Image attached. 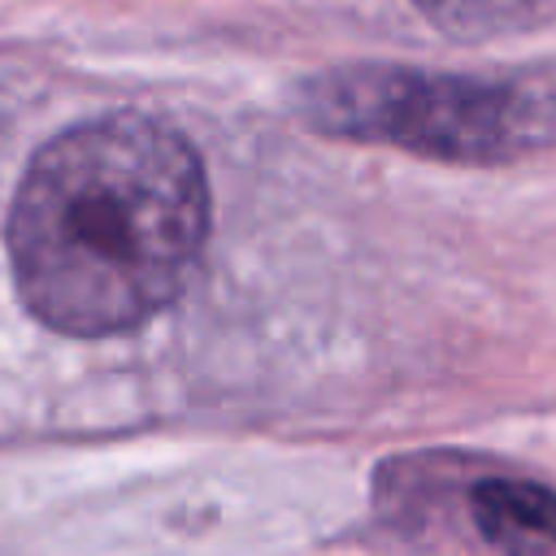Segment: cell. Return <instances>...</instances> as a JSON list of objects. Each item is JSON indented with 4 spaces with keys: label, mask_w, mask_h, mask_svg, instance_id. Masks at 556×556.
Returning <instances> with one entry per match:
<instances>
[{
    "label": "cell",
    "mask_w": 556,
    "mask_h": 556,
    "mask_svg": "<svg viewBox=\"0 0 556 556\" xmlns=\"http://www.w3.org/2000/svg\"><path fill=\"white\" fill-rule=\"evenodd\" d=\"M204 230L195 148L156 117L117 113L35 152L9 213V265L43 326L122 334L182 291Z\"/></svg>",
    "instance_id": "obj_1"
},
{
    "label": "cell",
    "mask_w": 556,
    "mask_h": 556,
    "mask_svg": "<svg viewBox=\"0 0 556 556\" xmlns=\"http://www.w3.org/2000/svg\"><path fill=\"white\" fill-rule=\"evenodd\" d=\"M382 508L395 521L430 526L456 508L465 539L482 556H556V486L517 469H478L473 456L391 460L378 478Z\"/></svg>",
    "instance_id": "obj_3"
},
{
    "label": "cell",
    "mask_w": 556,
    "mask_h": 556,
    "mask_svg": "<svg viewBox=\"0 0 556 556\" xmlns=\"http://www.w3.org/2000/svg\"><path fill=\"white\" fill-rule=\"evenodd\" d=\"M430 26L452 39L526 35L556 22V0H413Z\"/></svg>",
    "instance_id": "obj_4"
},
{
    "label": "cell",
    "mask_w": 556,
    "mask_h": 556,
    "mask_svg": "<svg viewBox=\"0 0 556 556\" xmlns=\"http://www.w3.org/2000/svg\"><path fill=\"white\" fill-rule=\"evenodd\" d=\"M300 113L321 135L452 165H508L556 148L552 91L421 65H334L300 87Z\"/></svg>",
    "instance_id": "obj_2"
}]
</instances>
